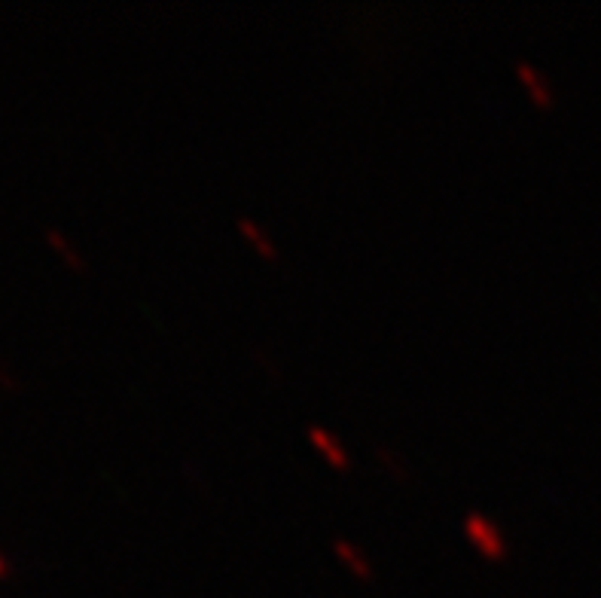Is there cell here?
Instances as JSON below:
<instances>
[{
	"instance_id": "cell-7",
	"label": "cell",
	"mask_w": 601,
	"mask_h": 598,
	"mask_svg": "<svg viewBox=\"0 0 601 598\" xmlns=\"http://www.w3.org/2000/svg\"><path fill=\"white\" fill-rule=\"evenodd\" d=\"M376 461L394 476V480H412V464H409V458H406L400 449H394L391 443H379V446H376Z\"/></svg>"
},
{
	"instance_id": "cell-3",
	"label": "cell",
	"mask_w": 601,
	"mask_h": 598,
	"mask_svg": "<svg viewBox=\"0 0 601 598\" xmlns=\"http://www.w3.org/2000/svg\"><path fill=\"white\" fill-rule=\"evenodd\" d=\"M306 440L312 443V449H315L330 467H336V470H348V467H351V452H348V446L342 443V437H339L336 431H330V428H324V425H309V428H306Z\"/></svg>"
},
{
	"instance_id": "cell-5",
	"label": "cell",
	"mask_w": 601,
	"mask_h": 598,
	"mask_svg": "<svg viewBox=\"0 0 601 598\" xmlns=\"http://www.w3.org/2000/svg\"><path fill=\"white\" fill-rule=\"evenodd\" d=\"M235 226H238V232H242L248 242H251V248L260 254V257H269V260H275V257H281V248H278V242H275V235L257 220V217H251V214H238L235 217Z\"/></svg>"
},
{
	"instance_id": "cell-4",
	"label": "cell",
	"mask_w": 601,
	"mask_h": 598,
	"mask_svg": "<svg viewBox=\"0 0 601 598\" xmlns=\"http://www.w3.org/2000/svg\"><path fill=\"white\" fill-rule=\"evenodd\" d=\"M330 550H333V556L354 574V577H360V580H370L373 574H376V562H373V556L360 547L354 537H345V534H336L333 541H330Z\"/></svg>"
},
{
	"instance_id": "cell-1",
	"label": "cell",
	"mask_w": 601,
	"mask_h": 598,
	"mask_svg": "<svg viewBox=\"0 0 601 598\" xmlns=\"http://www.w3.org/2000/svg\"><path fill=\"white\" fill-rule=\"evenodd\" d=\"M461 531L467 537V544L489 562H504L510 556V537L504 525L486 510H467L461 516Z\"/></svg>"
},
{
	"instance_id": "cell-6",
	"label": "cell",
	"mask_w": 601,
	"mask_h": 598,
	"mask_svg": "<svg viewBox=\"0 0 601 598\" xmlns=\"http://www.w3.org/2000/svg\"><path fill=\"white\" fill-rule=\"evenodd\" d=\"M43 238H46V245L62 257L71 269H77V272H83L86 266H89V260H86V254L71 242V235L62 229V226H46L43 229Z\"/></svg>"
},
{
	"instance_id": "cell-2",
	"label": "cell",
	"mask_w": 601,
	"mask_h": 598,
	"mask_svg": "<svg viewBox=\"0 0 601 598\" xmlns=\"http://www.w3.org/2000/svg\"><path fill=\"white\" fill-rule=\"evenodd\" d=\"M513 74L525 86V92H528V98H531L534 107H553L556 104V86H553L550 74L540 71L531 62V58H516V62H513Z\"/></svg>"
},
{
	"instance_id": "cell-10",
	"label": "cell",
	"mask_w": 601,
	"mask_h": 598,
	"mask_svg": "<svg viewBox=\"0 0 601 598\" xmlns=\"http://www.w3.org/2000/svg\"><path fill=\"white\" fill-rule=\"evenodd\" d=\"M10 574H13V562L7 559V553H4V550H0V580L10 577Z\"/></svg>"
},
{
	"instance_id": "cell-8",
	"label": "cell",
	"mask_w": 601,
	"mask_h": 598,
	"mask_svg": "<svg viewBox=\"0 0 601 598\" xmlns=\"http://www.w3.org/2000/svg\"><path fill=\"white\" fill-rule=\"evenodd\" d=\"M251 357H254V361H257V364H260V367H263V370H266V373H269L275 382H281V379H284V367H281V361H278V357H275L272 351H266L260 342H254V345H251Z\"/></svg>"
},
{
	"instance_id": "cell-9",
	"label": "cell",
	"mask_w": 601,
	"mask_h": 598,
	"mask_svg": "<svg viewBox=\"0 0 601 598\" xmlns=\"http://www.w3.org/2000/svg\"><path fill=\"white\" fill-rule=\"evenodd\" d=\"M19 376H16V370L13 367H7L4 361H0V388H7V391H19Z\"/></svg>"
}]
</instances>
